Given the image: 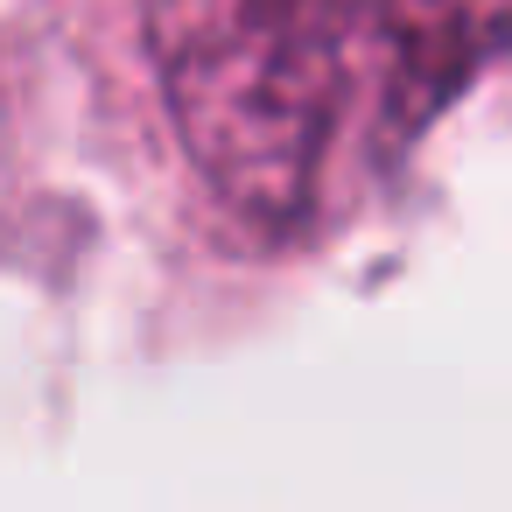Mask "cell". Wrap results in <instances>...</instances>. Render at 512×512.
Wrapping results in <instances>:
<instances>
[{
    "label": "cell",
    "mask_w": 512,
    "mask_h": 512,
    "mask_svg": "<svg viewBox=\"0 0 512 512\" xmlns=\"http://www.w3.org/2000/svg\"><path fill=\"white\" fill-rule=\"evenodd\" d=\"M120 141L246 253L344 225L512 71V0H22Z\"/></svg>",
    "instance_id": "6da1fadb"
}]
</instances>
